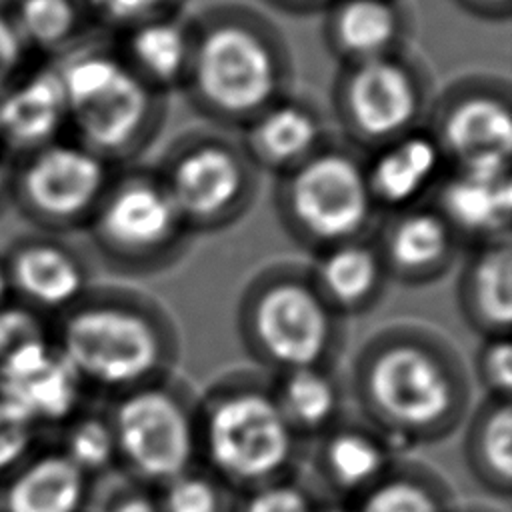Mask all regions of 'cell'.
<instances>
[{"instance_id":"1","label":"cell","mask_w":512,"mask_h":512,"mask_svg":"<svg viewBox=\"0 0 512 512\" xmlns=\"http://www.w3.org/2000/svg\"><path fill=\"white\" fill-rule=\"evenodd\" d=\"M350 388L360 420L396 452L452 436L472 402V376L460 352L416 322H394L368 336L352 360Z\"/></svg>"},{"instance_id":"2","label":"cell","mask_w":512,"mask_h":512,"mask_svg":"<svg viewBox=\"0 0 512 512\" xmlns=\"http://www.w3.org/2000/svg\"><path fill=\"white\" fill-rule=\"evenodd\" d=\"M194 44L184 96L216 130H242L292 92L294 60L282 28L264 12L220 2L192 14Z\"/></svg>"},{"instance_id":"3","label":"cell","mask_w":512,"mask_h":512,"mask_svg":"<svg viewBox=\"0 0 512 512\" xmlns=\"http://www.w3.org/2000/svg\"><path fill=\"white\" fill-rule=\"evenodd\" d=\"M52 340L84 386L114 396L172 374L180 336L174 318L150 294L94 284L52 322Z\"/></svg>"},{"instance_id":"4","label":"cell","mask_w":512,"mask_h":512,"mask_svg":"<svg viewBox=\"0 0 512 512\" xmlns=\"http://www.w3.org/2000/svg\"><path fill=\"white\" fill-rule=\"evenodd\" d=\"M52 64L68 108L66 136L112 166L136 164L162 132L168 96L146 86L102 32Z\"/></svg>"},{"instance_id":"5","label":"cell","mask_w":512,"mask_h":512,"mask_svg":"<svg viewBox=\"0 0 512 512\" xmlns=\"http://www.w3.org/2000/svg\"><path fill=\"white\" fill-rule=\"evenodd\" d=\"M198 458L230 490L242 494L288 478L302 440L282 416L270 382L252 372L222 376L196 406Z\"/></svg>"},{"instance_id":"6","label":"cell","mask_w":512,"mask_h":512,"mask_svg":"<svg viewBox=\"0 0 512 512\" xmlns=\"http://www.w3.org/2000/svg\"><path fill=\"white\" fill-rule=\"evenodd\" d=\"M236 328L246 354L276 374L334 366L344 346V320L322 300L308 268L296 262L270 264L248 280Z\"/></svg>"},{"instance_id":"7","label":"cell","mask_w":512,"mask_h":512,"mask_svg":"<svg viewBox=\"0 0 512 512\" xmlns=\"http://www.w3.org/2000/svg\"><path fill=\"white\" fill-rule=\"evenodd\" d=\"M94 258L122 278H150L190 248L184 224L154 166H120L86 230Z\"/></svg>"},{"instance_id":"8","label":"cell","mask_w":512,"mask_h":512,"mask_svg":"<svg viewBox=\"0 0 512 512\" xmlns=\"http://www.w3.org/2000/svg\"><path fill=\"white\" fill-rule=\"evenodd\" d=\"M274 210L284 232L312 254L372 234L378 210L364 154L332 136L302 164L276 176Z\"/></svg>"},{"instance_id":"9","label":"cell","mask_w":512,"mask_h":512,"mask_svg":"<svg viewBox=\"0 0 512 512\" xmlns=\"http://www.w3.org/2000/svg\"><path fill=\"white\" fill-rule=\"evenodd\" d=\"M434 78L408 46L372 60L340 64L330 88V112L340 140L368 154L426 126Z\"/></svg>"},{"instance_id":"10","label":"cell","mask_w":512,"mask_h":512,"mask_svg":"<svg viewBox=\"0 0 512 512\" xmlns=\"http://www.w3.org/2000/svg\"><path fill=\"white\" fill-rule=\"evenodd\" d=\"M154 170L192 236L240 222L260 190V172L242 144L222 130L180 134Z\"/></svg>"},{"instance_id":"11","label":"cell","mask_w":512,"mask_h":512,"mask_svg":"<svg viewBox=\"0 0 512 512\" xmlns=\"http://www.w3.org/2000/svg\"><path fill=\"white\" fill-rule=\"evenodd\" d=\"M198 398L172 374L114 396L108 412L118 466L138 486L160 488L198 464Z\"/></svg>"},{"instance_id":"12","label":"cell","mask_w":512,"mask_h":512,"mask_svg":"<svg viewBox=\"0 0 512 512\" xmlns=\"http://www.w3.org/2000/svg\"><path fill=\"white\" fill-rule=\"evenodd\" d=\"M116 170L64 136L12 158L10 204L32 230L70 236L86 230Z\"/></svg>"},{"instance_id":"13","label":"cell","mask_w":512,"mask_h":512,"mask_svg":"<svg viewBox=\"0 0 512 512\" xmlns=\"http://www.w3.org/2000/svg\"><path fill=\"white\" fill-rule=\"evenodd\" d=\"M426 128L448 166H512V92L506 78L462 76L436 92Z\"/></svg>"},{"instance_id":"14","label":"cell","mask_w":512,"mask_h":512,"mask_svg":"<svg viewBox=\"0 0 512 512\" xmlns=\"http://www.w3.org/2000/svg\"><path fill=\"white\" fill-rule=\"evenodd\" d=\"M10 294L36 312L56 318L92 286V262L64 234L26 232L0 254Z\"/></svg>"},{"instance_id":"15","label":"cell","mask_w":512,"mask_h":512,"mask_svg":"<svg viewBox=\"0 0 512 512\" xmlns=\"http://www.w3.org/2000/svg\"><path fill=\"white\" fill-rule=\"evenodd\" d=\"M430 204L462 248L510 240L512 166H446Z\"/></svg>"},{"instance_id":"16","label":"cell","mask_w":512,"mask_h":512,"mask_svg":"<svg viewBox=\"0 0 512 512\" xmlns=\"http://www.w3.org/2000/svg\"><path fill=\"white\" fill-rule=\"evenodd\" d=\"M372 238L388 280L406 286L438 282L462 252L460 240L430 202L386 214Z\"/></svg>"},{"instance_id":"17","label":"cell","mask_w":512,"mask_h":512,"mask_svg":"<svg viewBox=\"0 0 512 512\" xmlns=\"http://www.w3.org/2000/svg\"><path fill=\"white\" fill-rule=\"evenodd\" d=\"M82 390V380L52 338L0 360V396L22 408L36 426L70 422L78 414Z\"/></svg>"},{"instance_id":"18","label":"cell","mask_w":512,"mask_h":512,"mask_svg":"<svg viewBox=\"0 0 512 512\" xmlns=\"http://www.w3.org/2000/svg\"><path fill=\"white\" fill-rule=\"evenodd\" d=\"M68 134V108L52 62H34L0 92V150L12 160Z\"/></svg>"},{"instance_id":"19","label":"cell","mask_w":512,"mask_h":512,"mask_svg":"<svg viewBox=\"0 0 512 512\" xmlns=\"http://www.w3.org/2000/svg\"><path fill=\"white\" fill-rule=\"evenodd\" d=\"M240 132L238 142L254 168L274 176L296 168L334 136L322 110L294 92L266 106Z\"/></svg>"},{"instance_id":"20","label":"cell","mask_w":512,"mask_h":512,"mask_svg":"<svg viewBox=\"0 0 512 512\" xmlns=\"http://www.w3.org/2000/svg\"><path fill=\"white\" fill-rule=\"evenodd\" d=\"M446 166V158L426 126L364 154L366 182L378 214L428 202L426 198L432 196Z\"/></svg>"},{"instance_id":"21","label":"cell","mask_w":512,"mask_h":512,"mask_svg":"<svg viewBox=\"0 0 512 512\" xmlns=\"http://www.w3.org/2000/svg\"><path fill=\"white\" fill-rule=\"evenodd\" d=\"M322 14V40L340 64L408 46L410 14L402 0H332Z\"/></svg>"},{"instance_id":"22","label":"cell","mask_w":512,"mask_h":512,"mask_svg":"<svg viewBox=\"0 0 512 512\" xmlns=\"http://www.w3.org/2000/svg\"><path fill=\"white\" fill-rule=\"evenodd\" d=\"M306 268L322 300L342 320L372 310L390 282L372 234L314 252Z\"/></svg>"},{"instance_id":"23","label":"cell","mask_w":512,"mask_h":512,"mask_svg":"<svg viewBox=\"0 0 512 512\" xmlns=\"http://www.w3.org/2000/svg\"><path fill=\"white\" fill-rule=\"evenodd\" d=\"M456 306L480 338L510 336L512 326V242L468 248L456 274Z\"/></svg>"},{"instance_id":"24","label":"cell","mask_w":512,"mask_h":512,"mask_svg":"<svg viewBox=\"0 0 512 512\" xmlns=\"http://www.w3.org/2000/svg\"><path fill=\"white\" fill-rule=\"evenodd\" d=\"M110 38L122 60L146 86L164 96L182 92L194 44L192 16L178 12L150 18Z\"/></svg>"},{"instance_id":"25","label":"cell","mask_w":512,"mask_h":512,"mask_svg":"<svg viewBox=\"0 0 512 512\" xmlns=\"http://www.w3.org/2000/svg\"><path fill=\"white\" fill-rule=\"evenodd\" d=\"M316 440V474L344 498H360L398 460L394 446L362 420H340Z\"/></svg>"},{"instance_id":"26","label":"cell","mask_w":512,"mask_h":512,"mask_svg":"<svg viewBox=\"0 0 512 512\" xmlns=\"http://www.w3.org/2000/svg\"><path fill=\"white\" fill-rule=\"evenodd\" d=\"M88 494L90 478L58 450L16 466L2 506L4 512H82Z\"/></svg>"},{"instance_id":"27","label":"cell","mask_w":512,"mask_h":512,"mask_svg":"<svg viewBox=\"0 0 512 512\" xmlns=\"http://www.w3.org/2000/svg\"><path fill=\"white\" fill-rule=\"evenodd\" d=\"M274 400L294 430L304 438H320L342 420L344 390L334 366H308L276 374L270 380Z\"/></svg>"},{"instance_id":"28","label":"cell","mask_w":512,"mask_h":512,"mask_svg":"<svg viewBox=\"0 0 512 512\" xmlns=\"http://www.w3.org/2000/svg\"><path fill=\"white\" fill-rule=\"evenodd\" d=\"M464 434L466 466L486 492L506 500L512 492V404L510 398H484L470 410Z\"/></svg>"},{"instance_id":"29","label":"cell","mask_w":512,"mask_h":512,"mask_svg":"<svg viewBox=\"0 0 512 512\" xmlns=\"http://www.w3.org/2000/svg\"><path fill=\"white\" fill-rule=\"evenodd\" d=\"M2 6L36 62H54L98 32L84 0H8Z\"/></svg>"},{"instance_id":"30","label":"cell","mask_w":512,"mask_h":512,"mask_svg":"<svg viewBox=\"0 0 512 512\" xmlns=\"http://www.w3.org/2000/svg\"><path fill=\"white\" fill-rule=\"evenodd\" d=\"M352 512H454L450 488L420 462L396 460Z\"/></svg>"},{"instance_id":"31","label":"cell","mask_w":512,"mask_h":512,"mask_svg":"<svg viewBox=\"0 0 512 512\" xmlns=\"http://www.w3.org/2000/svg\"><path fill=\"white\" fill-rule=\"evenodd\" d=\"M60 452L90 480L118 466L116 440L108 414H76L68 422Z\"/></svg>"},{"instance_id":"32","label":"cell","mask_w":512,"mask_h":512,"mask_svg":"<svg viewBox=\"0 0 512 512\" xmlns=\"http://www.w3.org/2000/svg\"><path fill=\"white\" fill-rule=\"evenodd\" d=\"M234 496L236 492L202 464L156 488L160 512H234Z\"/></svg>"},{"instance_id":"33","label":"cell","mask_w":512,"mask_h":512,"mask_svg":"<svg viewBox=\"0 0 512 512\" xmlns=\"http://www.w3.org/2000/svg\"><path fill=\"white\" fill-rule=\"evenodd\" d=\"M188 0H84L94 28L114 36L144 20L184 12Z\"/></svg>"},{"instance_id":"34","label":"cell","mask_w":512,"mask_h":512,"mask_svg":"<svg viewBox=\"0 0 512 512\" xmlns=\"http://www.w3.org/2000/svg\"><path fill=\"white\" fill-rule=\"evenodd\" d=\"M320 504L296 478H280L238 494L234 512H318Z\"/></svg>"},{"instance_id":"35","label":"cell","mask_w":512,"mask_h":512,"mask_svg":"<svg viewBox=\"0 0 512 512\" xmlns=\"http://www.w3.org/2000/svg\"><path fill=\"white\" fill-rule=\"evenodd\" d=\"M52 338L50 318L10 298L0 306V360L16 350Z\"/></svg>"},{"instance_id":"36","label":"cell","mask_w":512,"mask_h":512,"mask_svg":"<svg viewBox=\"0 0 512 512\" xmlns=\"http://www.w3.org/2000/svg\"><path fill=\"white\" fill-rule=\"evenodd\" d=\"M474 376L488 398H510L512 346L510 336L482 338L474 354Z\"/></svg>"},{"instance_id":"37","label":"cell","mask_w":512,"mask_h":512,"mask_svg":"<svg viewBox=\"0 0 512 512\" xmlns=\"http://www.w3.org/2000/svg\"><path fill=\"white\" fill-rule=\"evenodd\" d=\"M36 424L8 398L0 396V472L20 466L34 442Z\"/></svg>"},{"instance_id":"38","label":"cell","mask_w":512,"mask_h":512,"mask_svg":"<svg viewBox=\"0 0 512 512\" xmlns=\"http://www.w3.org/2000/svg\"><path fill=\"white\" fill-rule=\"evenodd\" d=\"M36 60L24 46L14 22L4 6H0V90H4L16 76L28 70Z\"/></svg>"},{"instance_id":"39","label":"cell","mask_w":512,"mask_h":512,"mask_svg":"<svg viewBox=\"0 0 512 512\" xmlns=\"http://www.w3.org/2000/svg\"><path fill=\"white\" fill-rule=\"evenodd\" d=\"M104 512H160V506L156 492L134 484L110 496Z\"/></svg>"},{"instance_id":"40","label":"cell","mask_w":512,"mask_h":512,"mask_svg":"<svg viewBox=\"0 0 512 512\" xmlns=\"http://www.w3.org/2000/svg\"><path fill=\"white\" fill-rule=\"evenodd\" d=\"M464 12L486 22H506L512 14V0H454Z\"/></svg>"},{"instance_id":"41","label":"cell","mask_w":512,"mask_h":512,"mask_svg":"<svg viewBox=\"0 0 512 512\" xmlns=\"http://www.w3.org/2000/svg\"><path fill=\"white\" fill-rule=\"evenodd\" d=\"M268 8L290 16H312L326 10L332 0H262Z\"/></svg>"},{"instance_id":"42","label":"cell","mask_w":512,"mask_h":512,"mask_svg":"<svg viewBox=\"0 0 512 512\" xmlns=\"http://www.w3.org/2000/svg\"><path fill=\"white\" fill-rule=\"evenodd\" d=\"M10 166L12 160L0 150V212L10 204Z\"/></svg>"},{"instance_id":"43","label":"cell","mask_w":512,"mask_h":512,"mask_svg":"<svg viewBox=\"0 0 512 512\" xmlns=\"http://www.w3.org/2000/svg\"><path fill=\"white\" fill-rule=\"evenodd\" d=\"M10 298H12V294H10L6 270H4V264H2V258H0V306H2L4 302H8Z\"/></svg>"},{"instance_id":"44","label":"cell","mask_w":512,"mask_h":512,"mask_svg":"<svg viewBox=\"0 0 512 512\" xmlns=\"http://www.w3.org/2000/svg\"><path fill=\"white\" fill-rule=\"evenodd\" d=\"M318 512H352V508H344V506H336V504H330V506L320 504Z\"/></svg>"},{"instance_id":"45","label":"cell","mask_w":512,"mask_h":512,"mask_svg":"<svg viewBox=\"0 0 512 512\" xmlns=\"http://www.w3.org/2000/svg\"><path fill=\"white\" fill-rule=\"evenodd\" d=\"M456 512V510H454ZM460 512H484V510H460Z\"/></svg>"}]
</instances>
